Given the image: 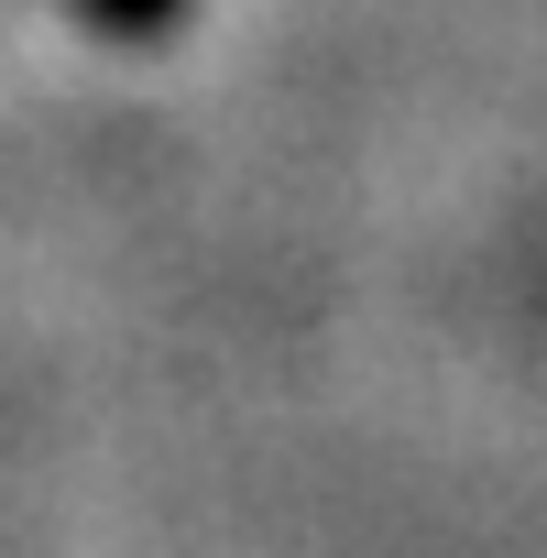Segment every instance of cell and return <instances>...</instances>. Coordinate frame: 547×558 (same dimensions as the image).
Instances as JSON below:
<instances>
[{
    "mask_svg": "<svg viewBox=\"0 0 547 558\" xmlns=\"http://www.w3.org/2000/svg\"><path fill=\"white\" fill-rule=\"evenodd\" d=\"M175 0H88V23H110V34H143V23H165Z\"/></svg>",
    "mask_w": 547,
    "mask_h": 558,
    "instance_id": "1",
    "label": "cell"
}]
</instances>
